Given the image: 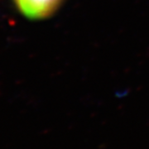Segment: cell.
I'll list each match as a JSON object with an SVG mask.
<instances>
[{"mask_svg":"<svg viewBox=\"0 0 149 149\" xmlns=\"http://www.w3.org/2000/svg\"><path fill=\"white\" fill-rule=\"evenodd\" d=\"M19 11L29 19H43L52 15L63 0H14Z\"/></svg>","mask_w":149,"mask_h":149,"instance_id":"6da1fadb","label":"cell"}]
</instances>
